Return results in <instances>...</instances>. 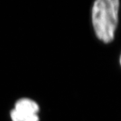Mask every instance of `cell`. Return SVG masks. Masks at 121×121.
I'll return each mask as SVG.
<instances>
[{
  "instance_id": "3957f363",
  "label": "cell",
  "mask_w": 121,
  "mask_h": 121,
  "mask_svg": "<svg viewBox=\"0 0 121 121\" xmlns=\"http://www.w3.org/2000/svg\"><path fill=\"white\" fill-rule=\"evenodd\" d=\"M120 63H121V59H120Z\"/></svg>"
},
{
  "instance_id": "6da1fadb",
  "label": "cell",
  "mask_w": 121,
  "mask_h": 121,
  "mask_svg": "<svg viewBox=\"0 0 121 121\" xmlns=\"http://www.w3.org/2000/svg\"><path fill=\"white\" fill-rule=\"evenodd\" d=\"M118 0H97L91 9V20L98 39L109 43L114 39L118 22Z\"/></svg>"
},
{
  "instance_id": "7a4b0ae2",
  "label": "cell",
  "mask_w": 121,
  "mask_h": 121,
  "mask_svg": "<svg viewBox=\"0 0 121 121\" xmlns=\"http://www.w3.org/2000/svg\"><path fill=\"white\" fill-rule=\"evenodd\" d=\"M39 106L35 101L23 98L15 104L10 116L12 121H39Z\"/></svg>"
}]
</instances>
